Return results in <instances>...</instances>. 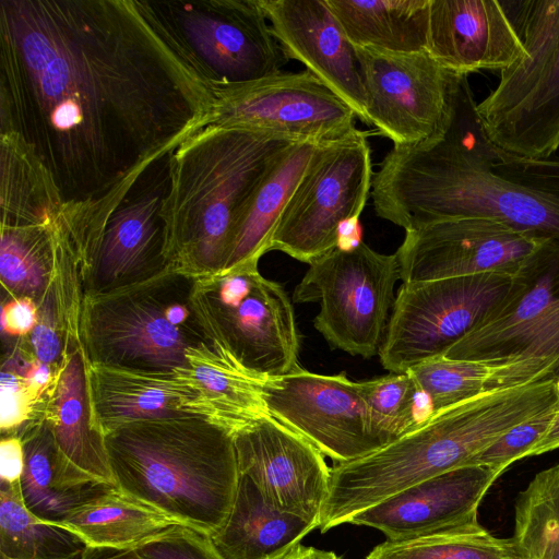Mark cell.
Here are the masks:
<instances>
[{
  "mask_svg": "<svg viewBox=\"0 0 559 559\" xmlns=\"http://www.w3.org/2000/svg\"><path fill=\"white\" fill-rule=\"evenodd\" d=\"M24 467L23 443L17 436H1L0 480L19 483Z\"/></svg>",
  "mask_w": 559,
  "mask_h": 559,
  "instance_id": "ab89813d",
  "label": "cell"
},
{
  "mask_svg": "<svg viewBox=\"0 0 559 559\" xmlns=\"http://www.w3.org/2000/svg\"><path fill=\"white\" fill-rule=\"evenodd\" d=\"M555 388H556V392L559 396V378L555 381Z\"/></svg>",
  "mask_w": 559,
  "mask_h": 559,
  "instance_id": "ee69618b",
  "label": "cell"
},
{
  "mask_svg": "<svg viewBox=\"0 0 559 559\" xmlns=\"http://www.w3.org/2000/svg\"><path fill=\"white\" fill-rule=\"evenodd\" d=\"M87 547L72 531L34 516L19 483L0 480V559H82Z\"/></svg>",
  "mask_w": 559,
  "mask_h": 559,
  "instance_id": "4dcf8cb0",
  "label": "cell"
},
{
  "mask_svg": "<svg viewBox=\"0 0 559 559\" xmlns=\"http://www.w3.org/2000/svg\"><path fill=\"white\" fill-rule=\"evenodd\" d=\"M1 135L67 202L134 186L210 124L216 87L154 2L1 0Z\"/></svg>",
  "mask_w": 559,
  "mask_h": 559,
  "instance_id": "6da1fadb",
  "label": "cell"
},
{
  "mask_svg": "<svg viewBox=\"0 0 559 559\" xmlns=\"http://www.w3.org/2000/svg\"><path fill=\"white\" fill-rule=\"evenodd\" d=\"M27 341L31 350L39 361L55 368L61 365L67 336L52 282L38 304V321Z\"/></svg>",
  "mask_w": 559,
  "mask_h": 559,
  "instance_id": "8d00e7d4",
  "label": "cell"
},
{
  "mask_svg": "<svg viewBox=\"0 0 559 559\" xmlns=\"http://www.w3.org/2000/svg\"><path fill=\"white\" fill-rule=\"evenodd\" d=\"M0 406L1 436H16L27 424L43 418L45 404L34 401L22 376L1 368Z\"/></svg>",
  "mask_w": 559,
  "mask_h": 559,
  "instance_id": "74e56055",
  "label": "cell"
},
{
  "mask_svg": "<svg viewBox=\"0 0 559 559\" xmlns=\"http://www.w3.org/2000/svg\"><path fill=\"white\" fill-rule=\"evenodd\" d=\"M87 383L91 421L105 437L141 420L203 417L201 393L186 367L151 372L87 362Z\"/></svg>",
  "mask_w": 559,
  "mask_h": 559,
  "instance_id": "603a6c76",
  "label": "cell"
},
{
  "mask_svg": "<svg viewBox=\"0 0 559 559\" xmlns=\"http://www.w3.org/2000/svg\"><path fill=\"white\" fill-rule=\"evenodd\" d=\"M176 525L177 521L116 485L79 506L61 524L88 547L133 549Z\"/></svg>",
  "mask_w": 559,
  "mask_h": 559,
  "instance_id": "f1b7e54d",
  "label": "cell"
},
{
  "mask_svg": "<svg viewBox=\"0 0 559 559\" xmlns=\"http://www.w3.org/2000/svg\"><path fill=\"white\" fill-rule=\"evenodd\" d=\"M502 472L464 465L417 483L357 513L349 524L407 540L475 526L480 502Z\"/></svg>",
  "mask_w": 559,
  "mask_h": 559,
  "instance_id": "ffe728a7",
  "label": "cell"
},
{
  "mask_svg": "<svg viewBox=\"0 0 559 559\" xmlns=\"http://www.w3.org/2000/svg\"><path fill=\"white\" fill-rule=\"evenodd\" d=\"M38 321V304L29 297H12L2 301L1 332L15 338H27Z\"/></svg>",
  "mask_w": 559,
  "mask_h": 559,
  "instance_id": "f35d334b",
  "label": "cell"
},
{
  "mask_svg": "<svg viewBox=\"0 0 559 559\" xmlns=\"http://www.w3.org/2000/svg\"><path fill=\"white\" fill-rule=\"evenodd\" d=\"M359 385L384 447L420 425L416 408L421 393L408 372L359 381Z\"/></svg>",
  "mask_w": 559,
  "mask_h": 559,
  "instance_id": "836d02e7",
  "label": "cell"
},
{
  "mask_svg": "<svg viewBox=\"0 0 559 559\" xmlns=\"http://www.w3.org/2000/svg\"><path fill=\"white\" fill-rule=\"evenodd\" d=\"M16 436L24 451L19 489L25 508L37 519L61 525L74 509L111 486L60 454L44 417L27 424Z\"/></svg>",
  "mask_w": 559,
  "mask_h": 559,
  "instance_id": "cb8c5ba5",
  "label": "cell"
},
{
  "mask_svg": "<svg viewBox=\"0 0 559 559\" xmlns=\"http://www.w3.org/2000/svg\"><path fill=\"white\" fill-rule=\"evenodd\" d=\"M294 142L271 132L211 123L168 155L160 215L165 255L175 271L200 278L224 270L245 207Z\"/></svg>",
  "mask_w": 559,
  "mask_h": 559,
  "instance_id": "3957f363",
  "label": "cell"
},
{
  "mask_svg": "<svg viewBox=\"0 0 559 559\" xmlns=\"http://www.w3.org/2000/svg\"><path fill=\"white\" fill-rule=\"evenodd\" d=\"M105 440L119 489L210 536L223 527L240 478L229 432L190 415L128 424Z\"/></svg>",
  "mask_w": 559,
  "mask_h": 559,
  "instance_id": "5b68a950",
  "label": "cell"
},
{
  "mask_svg": "<svg viewBox=\"0 0 559 559\" xmlns=\"http://www.w3.org/2000/svg\"><path fill=\"white\" fill-rule=\"evenodd\" d=\"M426 51L460 75L502 71L525 53L500 1L493 0H429Z\"/></svg>",
  "mask_w": 559,
  "mask_h": 559,
  "instance_id": "7402d4cb",
  "label": "cell"
},
{
  "mask_svg": "<svg viewBox=\"0 0 559 559\" xmlns=\"http://www.w3.org/2000/svg\"><path fill=\"white\" fill-rule=\"evenodd\" d=\"M283 559H341L335 552L321 550L312 546L297 545Z\"/></svg>",
  "mask_w": 559,
  "mask_h": 559,
  "instance_id": "7bdbcfd3",
  "label": "cell"
},
{
  "mask_svg": "<svg viewBox=\"0 0 559 559\" xmlns=\"http://www.w3.org/2000/svg\"><path fill=\"white\" fill-rule=\"evenodd\" d=\"M261 392L270 415L335 463L365 457L384 443L376 431L359 381L346 372L320 374L298 368L267 378Z\"/></svg>",
  "mask_w": 559,
  "mask_h": 559,
  "instance_id": "9a60e30c",
  "label": "cell"
},
{
  "mask_svg": "<svg viewBox=\"0 0 559 559\" xmlns=\"http://www.w3.org/2000/svg\"><path fill=\"white\" fill-rule=\"evenodd\" d=\"M319 525L271 507L240 475L230 514L211 536L225 559H283Z\"/></svg>",
  "mask_w": 559,
  "mask_h": 559,
  "instance_id": "83f0119b",
  "label": "cell"
},
{
  "mask_svg": "<svg viewBox=\"0 0 559 559\" xmlns=\"http://www.w3.org/2000/svg\"><path fill=\"white\" fill-rule=\"evenodd\" d=\"M485 218H454L405 231L395 252L403 283L500 273L514 276L542 245Z\"/></svg>",
  "mask_w": 559,
  "mask_h": 559,
  "instance_id": "e0dca14e",
  "label": "cell"
},
{
  "mask_svg": "<svg viewBox=\"0 0 559 559\" xmlns=\"http://www.w3.org/2000/svg\"><path fill=\"white\" fill-rule=\"evenodd\" d=\"M558 406L512 427L478 452L468 465H485L503 473L513 462L528 455L545 435Z\"/></svg>",
  "mask_w": 559,
  "mask_h": 559,
  "instance_id": "e575fe53",
  "label": "cell"
},
{
  "mask_svg": "<svg viewBox=\"0 0 559 559\" xmlns=\"http://www.w3.org/2000/svg\"><path fill=\"white\" fill-rule=\"evenodd\" d=\"M524 56L500 71L477 112L490 139L518 155L549 158L559 147V0L500 1Z\"/></svg>",
  "mask_w": 559,
  "mask_h": 559,
  "instance_id": "8992f818",
  "label": "cell"
},
{
  "mask_svg": "<svg viewBox=\"0 0 559 559\" xmlns=\"http://www.w3.org/2000/svg\"><path fill=\"white\" fill-rule=\"evenodd\" d=\"M204 335L186 352V369L201 393L204 419L234 436L271 417L261 392L263 380L246 372L217 337Z\"/></svg>",
  "mask_w": 559,
  "mask_h": 559,
  "instance_id": "484cf974",
  "label": "cell"
},
{
  "mask_svg": "<svg viewBox=\"0 0 559 559\" xmlns=\"http://www.w3.org/2000/svg\"><path fill=\"white\" fill-rule=\"evenodd\" d=\"M240 475L274 509L320 526L331 467L307 439L275 418L252 423L234 436Z\"/></svg>",
  "mask_w": 559,
  "mask_h": 559,
  "instance_id": "ac0fdd59",
  "label": "cell"
},
{
  "mask_svg": "<svg viewBox=\"0 0 559 559\" xmlns=\"http://www.w3.org/2000/svg\"><path fill=\"white\" fill-rule=\"evenodd\" d=\"M194 280L169 266L134 285L85 295L80 333L87 362L151 372L187 367V349L205 336L173 325L167 307Z\"/></svg>",
  "mask_w": 559,
  "mask_h": 559,
  "instance_id": "52a82bcc",
  "label": "cell"
},
{
  "mask_svg": "<svg viewBox=\"0 0 559 559\" xmlns=\"http://www.w3.org/2000/svg\"><path fill=\"white\" fill-rule=\"evenodd\" d=\"M193 302L203 333L217 337L250 376L264 380L300 368L292 300L259 267L195 278Z\"/></svg>",
  "mask_w": 559,
  "mask_h": 559,
  "instance_id": "ba28073f",
  "label": "cell"
},
{
  "mask_svg": "<svg viewBox=\"0 0 559 559\" xmlns=\"http://www.w3.org/2000/svg\"><path fill=\"white\" fill-rule=\"evenodd\" d=\"M356 119L341 97L305 70L219 88L212 123L328 143L357 129Z\"/></svg>",
  "mask_w": 559,
  "mask_h": 559,
  "instance_id": "2e32d148",
  "label": "cell"
},
{
  "mask_svg": "<svg viewBox=\"0 0 559 559\" xmlns=\"http://www.w3.org/2000/svg\"><path fill=\"white\" fill-rule=\"evenodd\" d=\"M295 302H320L313 324L332 348L370 358L379 354L400 280L395 253L364 241L338 246L309 264Z\"/></svg>",
  "mask_w": 559,
  "mask_h": 559,
  "instance_id": "9c48e42d",
  "label": "cell"
},
{
  "mask_svg": "<svg viewBox=\"0 0 559 559\" xmlns=\"http://www.w3.org/2000/svg\"><path fill=\"white\" fill-rule=\"evenodd\" d=\"M60 454L78 468L111 485L105 436L91 421L87 359L82 343L64 353L44 406Z\"/></svg>",
  "mask_w": 559,
  "mask_h": 559,
  "instance_id": "d4e9b609",
  "label": "cell"
},
{
  "mask_svg": "<svg viewBox=\"0 0 559 559\" xmlns=\"http://www.w3.org/2000/svg\"><path fill=\"white\" fill-rule=\"evenodd\" d=\"M143 559H225L210 535L176 525L136 548Z\"/></svg>",
  "mask_w": 559,
  "mask_h": 559,
  "instance_id": "d590c367",
  "label": "cell"
},
{
  "mask_svg": "<svg viewBox=\"0 0 559 559\" xmlns=\"http://www.w3.org/2000/svg\"><path fill=\"white\" fill-rule=\"evenodd\" d=\"M555 381L538 380L451 405L380 450L335 463L321 511V533L348 523L357 513L409 486L468 465L512 427L556 408Z\"/></svg>",
  "mask_w": 559,
  "mask_h": 559,
  "instance_id": "277c9868",
  "label": "cell"
},
{
  "mask_svg": "<svg viewBox=\"0 0 559 559\" xmlns=\"http://www.w3.org/2000/svg\"><path fill=\"white\" fill-rule=\"evenodd\" d=\"M511 538L526 559H559V463L519 492Z\"/></svg>",
  "mask_w": 559,
  "mask_h": 559,
  "instance_id": "1f68e13d",
  "label": "cell"
},
{
  "mask_svg": "<svg viewBox=\"0 0 559 559\" xmlns=\"http://www.w3.org/2000/svg\"><path fill=\"white\" fill-rule=\"evenodd\" d=\"M367 100L368 124L394 146L442 136L452 119L454 74L429 53L355 47Z\"/></svg>",
  "mask_w": 559,
  "mask_h": 559,
  "instance_id": "4fadbf2b",
  "label": "cell"
},
{
  "mask_svg": "<svg viewBox=\"0 0 559 559\" xmlns=\"http://www.w3.org/2000/svg\"><path fill=\"white\" fill-rule=\"evenodd\" d=\"M557 448H559V406L554 412L545 435L530 451L527 456L544 454Z\"/></svg>",
  "mask_w": 559,
  "mask_h": 559,
  "instance_id": "60d3db41",
  "label": "cell"
},
{
  "mask_svg": "<svg viewBox=\"0 0 559 559\" xmlns=\"http://www.w3.org/2000/svg\"><path fill=\"white\" fill-rule=\"evenodd\" d=\"M354 47L426 50L429 0H325Z\"/></svg>",
  "mask_w": 559,
  "mask_h": 559,
  "instance_id": "f546056e",
  "label": "cell"
},
{
  "mask_svg": "<svg viewBox=\"0 0 559 559\" xmlns=\"http://www.w3.org/2000/svg\"><path fill=\"white\" fill-rule=\"evenodd\" d=\"M376 214L405 231L454 218L502 223L559 245V159L518 155L496 144L459 75L442 136L394 146L373 174Z\"/></svg>",
  "mask_w": 559,
  "mask_h": 559,
  "instance_id": "7a4b0ae2",
  "label": "cell"
},
{
  "mask_svg": "<svg viewBox=\"0 0 559 559\" xmlns=\"http://www.w3.org/2000/svg\"><path fill=\"white\" fill-rule=\"evenodd\" d=\"M512 281L508 274L483 273L402 283L379 350L381 365L401 373L444 355L492 313Z\"/></svg>",
  "mask_w": 559,
  "mask_h": 559,
  "instance_id": "8fae6325",
  "label": "cell"
},
{
  "mask_svg": "<svg viewBox=\"0 0 559 559\" xmlns=\"http://www.w3.org/2000/svg\"><path fill=\"white\" fill-rule=\"evenodd\" d=\"M168 158V157H166ZM155 165L109 217L84 281V296L146 281L169 267L160 211L167 189V159Z\"/></svg>",
  "mask_w": 559,
  "mask_h": 559,
  "instance_id": "d6986e66",
  "label": "cell"
},
{
  "mask_svg": "<svg viewBox=\"0 0 559 559\" xmlns=\"http://www.w3.org/2000/svg\"><path fill=\"white\" fill-rule=\"evenodd\" d=\"M453 360L559 362V245L543 242L513 276L502 302L443 355Z\"/></svg>",
  "mask_w": 559,
  "mask_h": 559,
  "instance_id": "5bb4252c",
  "label": "cell"
},
{
  "mask_svg": "<svg viewBox=\"0 0 559 559\" xmlns=\"http://www.w3.org/2000/svg\"><path fill=\"white\" fill-rule=\"evenodd\" d=\"M155 3L217 91L278 73L288 61L260 0Z\"/></svg>",
  "mask_w": 559,
  "mask_h": 559,
  "instance_id": "7c38bea8",
  "label": "cell"
},
{
  "mask_svg": "<svg viewBox=\"0 0 559 559\" xmlns=\"http://www.w3.org/2000/svg\"><path fill=\"white\" fill-rule=\"evenodd\" d=\"M82 559H143L136 549L87 547Z\"/></svg>",
  "mask_w": 559,
  "mask_h": 559,
  "instance_id": "b9f144b4",
  "label": "cell"
},
{
  "mask_svg": "<svg viewBox=\"0 0 559 559\" xmlns=\"http://www.w3.org/2000/svg\"><path fill=\"white\" fill-rule=\"evenodd\" d=\"M271 31L288 59L301 62L368 124L361 69L325 0H260Z\"/></svg>",
  "mask_w": 559,
  "mask_h": 559,
  "instance_id": "44dd1931",
  "label": "cell"
},
{
  "mask_svg": "<svg viewBox=\"0 0 559 559\" xmlns=\"http://www.w3.org/2000/svg\"><path fill=\"white\" fill-rule=\"evenodd\" d=\"M321 144L297 141L282 153L245 207L221 273L258 267L260 259L270 251L284 210Z\"/></svg>",
  "mask_w": 559,
  "mask_h": 559,
  "instance_id": "4316f807",
  "label": "cell"
},
{
  "mask_svg": "<svg viewBox=\"0 0 559 559\" xmlns=\"http://www.w3.org/2000/svg\"><path fill=\"white\" fill-rule=\"evenodd\" d=\"M365 559H526L513 539L481 524L407 540H385Z\"/></svg>",
  "mask_w": 559,
  "mask_h": 559,
  "instance_id": "d6a6232c",
  "label": "cell"
},
{
  "mask_svg": "<svg viewBox=\"0 0 559 559\" xmlns=\"http://www.w3.org/2000/svg\"><path fill=\"white\" fill-rule=\"evenodd\" d=\"M371 148L358 129L323 143L292 195L270 251L312 263L341 246L343 228L357 223L371 193Z\"/></svg>",
  "mask_w": 559,
  "mask_h": 559,
  "instance_id": "30bf717a",
  "label": "cell"
}]
</instances>
